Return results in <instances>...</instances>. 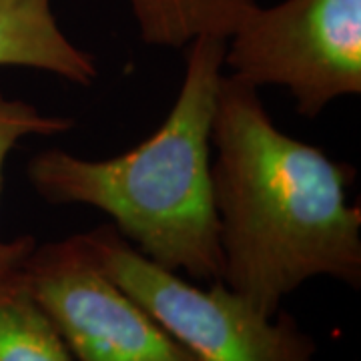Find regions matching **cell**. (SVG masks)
Segmentation results:
<instances>
[{
	"label": "cell",
	"mask_w": 361,
	"mask_h": 361,
	"mask_svg": "<svg viewBox=\"0 0 361 361\" xmlns=\"http://www.w3.org/2000/svg\"><path fill=\"white\" fill-rule=\"evenodd\" d=\"M213 149L223 283L267 315L315 277L360 289L361 209L348 203L355 169L283 133L257 87L229 73Z\"/></svg>",
	"instance_id": "cell-1"
},
{
	"label": "cell",
	"mask_w": 361,
	"mask_h": 361,
	"mask_svg": "<svg viewBox=\"0 0 361 361\" xmlns=\"http://www.w3.org/2000/svg\"><path fill=\"white\" fill-rule=\"evenodd\" d=\"M187 49L179 94L147 141L97 161L49 149L30 159L26 175L52 205L106 213L118 235L157 265L217 281L223 253L211 149L227 40L205 37Z\"/></svg>",
	"instance_id": "cell-2"
},
{
	"label": "cell",
	"mask_w": 361,
	"mask_h": 361,
	"mask_svg": "<svg viewBox=\"0 0 361 361\" xmlns=\"http://www.w3.org/2000/svg\"><path fill=\"white\" fill-rule=\"evenodd\" d=\"M90 253L197 361H315L317 343L299 323L267 315L221 279L187 281L141 255L113 225L82 233Z\"/></svg>",
	"instance_id": "cell-3"
},
{
	"label": "cell",
	"mask_w": 361,
	"mask_h": 361,
	"mask_svg": "<svg viewBox=\"0 0 361 361\" xmlns=\"http://www.w3.org/2000/svg\"><path fill=\"white\" fill-rule=\"evenodd\" d=\"M225 68L253 87H281L297 113L361 92V0L257 2L227 39Z\"/></svg>",
	"instance_id": "cell-4"
},
{
	"label": "cell",
	"mask_w": 361,
	"mask_h": 361,
	"mask_svg": "<svg viewBox=\"0 0 361 361\" xmlns=\"http://www.w3.org/2000/svg\"><path fill=\"white\" fill-rule=\"evenodd\" d=\"M23 277L77 361H197L106 275L82 233L35 247Z\"/></svg>",
	"instance_id": "cell-5"
},
{
	"label": "cell",
	"mask_w": 361,
	"mask_h": 361,
	"mask_svg": "<svg viewBox=\"0 0 361 361\" xmlns=\"http://www.w3.org/2000/svg\"><path fill=\"white\" fill-rule=\"evenodd\" d=\"M0 66L51 73L90 87L99 68L61 28L52 0H0Z\"/></svg>",
	"instance_id": "cell-6"
},
{
	"label": "cell",
	"mask_w": 361,
	"mask_h": 361,
	"mask_svg": "<svg viewBox=\"0 0 361 361\" xmlns=\"http://www.w3.org/2000/svg\"><path fill=\"white\" fill-rule=\"evenodd\" d=\"M141 39L151 47L185 49L193 40L229 39L255 0H125Z\"/></svg>",
	"instance_id": "cell-7"
},
{
	"label": "cell",
	"mask_w": 361,
	"mask_h": 361,
	"mask_svg": "<svg viewBox=\"0 0 361 361\" xmlns=\"http://www.w3.org/2000/svg\"><path fill=\"white\" fill-rule=\"evenodd\" d=\"M0 361H77L28 291L23 269L0 281Z\"/></svg>",
	"instance_id": "cell-8"
},
{
	"label": "cell",
	"mask_w": 361,
	"mask_h": 361,
	"mask_svg": "<svg viewBox=\"0 0 361 361\" xmlns=\"http://www.w3.org/2000/svg\"><path fill=\"white\" fill-rule=\"evenodd\" d=\"M75 127V121L68 116L47 115L35 104L11 99L0 89V191L2 173L6 159L18 147V142L28 137H52L63 135ZM37 247L35 237H18L13 241L0 239V281L23 269L25 261Z\"/></svg>",
	"instance_id": "cell-9"
}]
</instances>
